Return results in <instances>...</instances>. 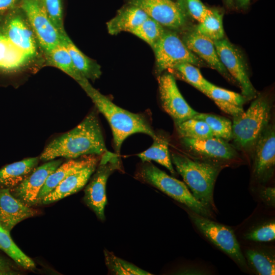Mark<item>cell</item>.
<instances>
[{
  "mask_svg": "<svg viewBox=\"0 0 275 275\" xmlns=\"http://www.w3.org/2000/svg\"><path fill=\"white\" fill-rule=\"evenodd\" d=\"M107 151L96 109L75 127L51 140L39 158L44 161L58 157L76 159L86 155L101 156Z\"/></svg>",
  "mask_w": 275,
  "mask_h": 275,
  "instance_id": "1",
  "label": "cell"
},
{
  "mask_svg": "<svg viewBox=\"0 0 275 275\" xmlns=\"http://www.w3.org/2000/svg\"><path fill=\"white\" fill-rule=\"evenodd\" d=\"M78 84L109 123L116 153L119 154L124 141L131 134L142 133L153 139L156 137V133L142 114L132 113L117 106L95 89L87 79Z\"/></svg>",
  "mask_w": 275,
  "mask_h": 275,
  "instance_id": "2",
  "label": "cell"
},
{
  "mask_svg": "<svg viewBox=\"0 0 275 275\" xmlns=\"http://www.w3.org/2000/svg\"><path fill=\"white\" fill-rule=\"evenodd\" d=\"M171 159L194 197L208 209H215L213 189L221 164L193 159L177 152L171 154Z\"/></svg>",
  "mask_w": 275,
  "mask_h": 275,
  "instance_id": "3",
  "label": "cell"
},
{
  "mask_svg": "<svg viewBox=\"0 0 275 275\" xmlns=\"http://www.w3.org/2000/svg\"><path fill=\"white\" fill-rule=\"evenodd\" d=\"M246 111L233 117L232 140L236 147L253 152L255 145L269 124L271 103L269 98L257 95Z\"/></svg>",
  "mask_w": 275,
  "mask_h": 275,
  "instance_id": "4",
  "label": "cell"
},
{
  "mask_svg": "<svg viewBox=\"0 0 275 275\" xmlns=\"http://www.w3.org/2000/svg\"><path fill=\"white\" fill-rule=\"evenodd\" d=\"M138 177L175 200L185 205L192 211L206 217L212 216V211L206 207L189 191L186 184L168 175L151 163L142 166Z\"/></svg>",
  "mask_w": 275,
  "mask_h": 275,
  "instance_id": "5",
  "label": "cell"
},
{
  "mask_svg": "<svg viewBox=\"0 0 275 275\" xmlns=\"http://www.w3.org/2000/svg\"><path fill=\"white\" fill-rule=\"evenodd\" d=\"M120 168L118 154L107 150L101 155L95 172L85 189L84 202L102 221L105 219L107 180L109 176Z\"/></svg>",
  "mask_w": 275,
  "mask_h": 275,
  "instance_id": "6",
  "label": "cell"
},
{
  "mask_svg": "<svg viewBox=\"0 0 275 275\" xmlns=\"http://www.w3.org/2000/svg\"><path fill=\"white\" fill-rule=\"evenodd\" d=\"M152 49L158 73L181 63H190L198 67L202 65L200 58L174 32L165 31Z\"/></svg>",
  "mask_w": 275,
  "mask_h": 275,
  "instance_id": "7",
  "label": "cell"
},
{
  "mask_svg": "<svg viewBox=\"0 0 275 275\" xmlns=\"http://www.w3.org/2000/svg\"><path fill=\"white\" fill-rule=\"evenodd\" d=\"M20 6L40 45L46 53L60 42V35L44 7L42 0H21Z\"/></svg>",
  "mask_w": 275,
  "mask_h": 275,
  "instance_id": "8",
  "label": "cell"
},
{
  "mask_svg": "<svg viewBox=\"0 0 275 275\" xmlns=\"http://www.w3.org/2000/svg\"><path fill=\"white\" fill-rule=\"evenodd\" d=\"M190 217L197 228L209 240L242 267H247L239 244L230 228L194 211L190 212Z\"/></svg>",
  "mask_w": 275,
  "mask_h": 275,
  "instance_id": "9",
  "label": "cell"
},
{
  "mask_svg": "<svg viewBox=\"0 0 275 275\" xmlns=\"http://www.w3.org/2000/svg\"><path fill=\"white\" fill-rule=\"evenodd\" d=\"M222 64L239 85L241 94L248 100L254 99L257 93L250 81L244 61L239 52L227 39L213 41Z\"/></svg>",
  "mask_w": 275,
  "mask_h": 275,
  "instance_id": "10",
  "label": "cell"
},
{
  "mask_svg": "<svg viewBox=\"0 0 275 275\" xmlns=\"http://www.w3.org/2000/svg\"><path fill=\"white\" fill-rule=\"evenodd\" d=\"M158 87L162 107L175 124L191 118L198 113L181 95L172 74L165 73L159 76Z\"/></svg>",
  "mask_w": 275,
  "mask_h": 275,
  "instance_id": "11",
  "label": "cell"
},
{
  "mask_svg": "<svg viewBox=\"0 0 275 275\" xmlns=\"http://www.w3.org/2000/svg\"><path fill=\"white\" fill-rule=\"evenodd\" d=\"M181 141L188 152L201 160L221 164L232 161L237 156L234 147L221 138H181Z\"/></svg>",
  "mask_w": 275,
  "mask_h": 275,
  "instance_id": "12",
  "label": "cell"
},
{
  "mask_svg": "<svg viewBox=\"0 0 275 275\" xmlns=\"http://www.w3.org/2000/svg\"><path fill=\"white\" fill-rule=\"evenodd\" d=\"M129 4L142 9L162 26L178 29L186 22L181 5L171 0H129Z\"/></svg>",
  "mask_w": 275,
  "mask_h": 275,
  "instance_id": "13",
  "label": "cell"
},
{
  "mask_svg": "<svg viewBox=\"0 0 275 275\" xmlns=\"http://www.w3.org/2000/svg\"><path fill=\"white\" fill-rule=\"evenodd\" d=\"M62 162L61 159H54L37 167L19 184L10 189L11 194L28 206L37 204L38 194L47 178Z\"/></svg>",
  "mask_w": 275,
  "mask_h": 275,
  "instance_id": "14",
  "label": "cell"
},
{
  "mask_svg": "<svg viewBox=\"0 0 275 275\" xmlns=\"http://www.w3.org/2000/svg\"><path fill=\"white\" fill-rule=\"evenodd\" d=\"M0 30L11 43L31 60L37 53L34 34L20 13H11L5 19Z\"/></svg>",
  "mask_w": 275,
  "mask_h": 275,
  "instance_id": "15",
  "label": "cell"
},
{
  "mask_svg": "<svg viewBox=\"0 0 275 275\" xmlns=\"http://www.w3.org/2000/svg\"><path fill=\"white\" fill-rule=\"evenodd\" d=\"M253 174L260 181L272 176L275 166V128L269 124L257 142L253 150Z\"/></svg>",
  "mask_w": 275,
  "mask_h": 275,
  "instance_id": "16",
  "label": "cell"
},
{
  "mask_svg": "<svg viewBox=\"0 0 275 275\" xmlns=\"http://www.w3.org/2000/svg\"><path fill=\"white\" fill-rule=\"evenodd\" d=\"M38 213L14 197L9 188H0V225L8 232L22 221Z\"/></svg>",
  "mask_w": 275,
  "mask_h": 275,
  "instance_id": "17",
  "label": "cell"
},
{
  "mask_svg": "<svg viewBox=\"0 0 275 275\" xmlns=\"http://www.w3.org/2000/svg\"><path fill=\"white\" fill-rule=\"evenodd\" d=\"M183 42L191 51L204 60L211 68L218 71L228 80L235 81L221 62L213 40L195 31L187 34Z\"/></svg>",
  "mask_w": 275,
  "mask_h": 275,
  "instance_id": "18",
  "label": "cell"
},
{
  "mask_svg": "<svg viewBox=\"0 0 275 275\" xmlns=\"http://www.w3.org/2000/svg\"><path fill=\"white\" fill-rule=\"evenodd\" d=\"M99 160L92 162L68 176L45 196L40 203H52L80 190L86 185L94 173Z\"/></svg>",
  "mask_w": 275,
  "mask_h": 275,
  "instance_id": "19",
  "label": "cell"
},
{
  "mask_svg": "<svg viewBox=\"0 0 275 275\" xmlns=\"http://www.w3.org/2000/svg\"><path fill=\"white\" fill-rule=\"evenodd\" d=\"M100 158L99 155H86L79 158L69 159L60 164L47 178L38 194L37 204L40 203L45 196L68 176Z\"/></svg>",
  "mask_w": 275,
  "mask_h": 275,
  "instance_id": "20",
  "label": "cell"
},
{
  "mask_svg": "<svg viewBox=\"0 0 275 275\" xmlns=\"http://www.w3.org/2000/svg\"><path fill=\"white\" fill-rule=\"evenodd\" d=\"M202 93L211 99L218 107L233 117L244 112L247 99L241 94L229 91L208 81Z\"/></svg>",
  "mask_w": 275,
  "mask_h": 275,
  "instance_id": "21",
  "label": "cell"
},
{
  "mask_svg": "<svg viewBox=\"0 0 275 275\" xmlns=\"http://www.w3.org/2000/svg\"><path fill=\"white\" fill-rule=\"evenodd\" d=\"M149 16L140 8L130 5L120 10L107 22L109 34L116 35L122 32H130L142 23Z\"/></svg>",
  "mask_w": 275,
  "mask_h": 275,
  "instance_id": "22",
  "label": "cell"
},
{
  "mask_svg": "<svg viewBox=\"0 0 275 275\" xmlns=\"http://www.w3.org/2000/svg\"><path fill=\"white\" fill-rule=\"evenodd\" d=\"M39 158L30 157L0 169V188H12L22 181L38 166Z\"/></svg>",
  "mask_w": 275,
  "mask_h": 275,
  "instance_id": "23",
  "label": "cell"
},
{
  "mask_svg": "<svg viewBox=\"0 0 275 275\" xmlns=\"http://www.w3.org/2000/svg\"><path fill=\"white\" fill-rule=\"evenodd\" d=\"M60 42L68 51L75 67L84 78L95 80L100 77V66L84 54L66 32L60 35Z\"/></svg>",
  "mask_w": 275,
  "mask_h": 275,
  "instance_id": "24",
  "label": "cell"
},
{
  "mask_svg": "<svg viewBox=\"0 0 275 275\" xmlns=\"http://www.w3.org/2000/svg\"><path fill=\"white\" fill-rule=\"evenodd\" d=\"M30 60L11 43L0 30V70L11 72L19 70Z\"/></svg>",
  "mask_w": 275,
  "mask_h": 275,
  "instance_id": "25",
  "label": "cell"
},
{
  "mask_svg": "<svg viewBox=\"0 0 275 275\" xmlns=\"http://www.w3.org/2000/svg\"><path fill=\"white\" fill-rule=\"evenodd\" d=\"M138 156L143 162L154 160L167 168L173 175L175 174L168 148V141L162 135H157L152 145Z\"/></svg>",
  "mask_w": 275,
  "mask_h": 275,
  "instance_id": "26",
  "label": "cell"
},
{
  "mask_svg": "<svg viewBox=\"0 0 275 275\" xmlns=\"http://www.w3.org/2000/svg\"><path fill=\"white\" fill-rule=\"evenodd\" d=\"M46 54L54 66L65 72L78 83L86 79L77 70L68 51L61 42Z\"/></svg>",
  "mask_w": 275,
  "mask_h": 275,
  "instance_id": "27",
  "label": "cell"
},
{
  "mask_svg": "<svg viewBox=\"0 0 275 275\" xmlns=\"http://www.w3.org/2000/svg\"><path fill=\"white\" fill-rule=\"evenodd\" d=\"M0 250L11 257L16 263L25 269L31 270L35 264L15 243L10 232L0 225Z\"/></svg>",
  "mask_w": 275,
  "mask_h": 275,
  "instance_id": "28",
  "label": "cell"
},
{
  "mask_svg": "<svg viewBox=\"0 0 275 275\" xmlns=\"http://www.w3.org/2000/svg\"><path fill=\"white\" fill-rule=\"evenodd\" d=\"M195 31L213 41L224 38L223 14L216 10H210L204 20L197 26Z\"/></svg>",
  "mask_w": 275,
  "mask_h": 275,
  "instance_id": "29",
  "label": "cell"
},
{
  "mask_svg": "<svg viewBox=\"0 0 275 275\" xmlns=\"http://www.w3.org/2000/svg\"><path fill=\"white\" fill-rule=\"evenodd\" d=\"M205 121L209 127L213 136L226 141L232 140V123L228 119L212 114L198 113L194 117Z\"/></svg>",
  "mask_w": 275,
  "mask_h": 275,
  "instance_id": "30",
  "label": "cell"
},
{
  "mask_svg": "<svg viewBox=\"0 0 275 275\" xmlns=\"http://www.w3.org/2000/svg\"><path fill=\"white\" fill-rule=\"evenodd\" d=\"M175 125L181 138L204 139L213 136L208 125L202 120L191 118Z\"/></svg>",
  "mask_w": 275,
  "mask_h": 275,
  "instance_id": "31",
  "label": "cell"
},
{
  "mask_svg": "<svg viewBox=\"0 0 275 275\" xmlns=\"http://www.w3.org/2000/svg\"><path fill=\"white\" fill-rule=\"evenodd\" d=\"M246 258L255 271L261 275L275 274L274 256L256 250H248Z\"/></svg>",
  "mask_w": 275,
  "mask_h": 275,
  "instance_id": "32",
  "label": "cell"
},
{
  "mask_svg": "<svg viewBox=\"0 0 275 275\" xmlns=\"http://www.w3.org/2000/svg\"><path fill=\"white\" fill-rule=\"evenodd\" d=\"M104 254L106 265L112 274L118 275L151 274L135 265L117 257L113 253L106 250L104 251Z\"/></svg>",
  "mask_w": 275,
  "mask_h": 275,
  "instance_id": "33",
  "label": "cell"
},
{
  "mask_svg": "<svg viewBox=\"0 0 275 275\" xmlns=\"http://www.w3.org/2000/svg\"><path fill=\"white\" fill-rule=\"evenodd\" d=\"M171 69L174 71L173 75H175L201 92L208 81L203 76L198 68L191 64H178Z\"/></svg>",
  "mask_w": 275,
  "mask_h": 275,
  "instance_id": "34",
  "label": "cell"
},
{
  "mask_svg": "<svg viewBox=\"0 0 275 275\" xmlns=\"http://www.w3.org/2000/svg\"><path fill=\"white\" fill-rule=\"evenodd\" d=\"M165 31L160 24L149 17L130 33L144 40L152 48Z\"/></svg>",
  "mask_w": 275,
  "mask_h": 275,
  "instance_id": "35",
  "label": "cell"
},
{
  "mask_svg": "<svg viewBox=\"0 0 275 275\" xmlns=\"http://www.w3.org/2000/svg\"><path fill=\"white\" fill-rule=\"evenodd\" d=\"M42 1L47 15L60 35L66 32L63 25L61 0Z\"/></svg>",
  "mask_w": 275,
  "mask_h": 275,
  "instance_id": "36",
  "label": "cell"
},
{
  "mask_svg": "<svg viewBox=\"0 0 275 275\" xmlns=\"http://www.w3.org/2000/svg\"><path fill=\"white\" fill-rule=\"evenodd\" d=\"M245 239L254 241L267 242L275 239V223L271 222L250 231L245 235Z\"/></svg>",
  "mask_w": 275,
  "mask_h": 275,
  "instance_id": "37",
  "label": "cell"
},
{
  "mask_svg": "<svg viewBox=\"0 0 275 275\" xmlns=\"http://www.w3.org/2000/svg\"><path fill=\"white\" fill-rule=\"evenodd\" d=\"M190 15L199 23L202 22L210 11L200 0H184Z\"/></svg>",
  "mask_w": 275,
  "mask_h": 275,
  "instance_id": "38",
  "label": "cell"
},
{
  "mask_svg": "<svg viewBox=\"0 0 275 275\" xmlns=\"http://www.w3.org/2000/svg\"><path fill=\"white\" fill-rule=\"evenodd\" d=\"M260 197L268 204L274 205L275 202V188L271 187L263 188L260 191Z\"/></svg>",
  "mask_w": 275,
  "mask_h": 275,
  "instance_id": "39",
  "label": "cell"
},
{
  "mask_svg": "<svg viewBox=\"0 0 275 275\" xmlns=\"http://www.w3.org/2000/svg\"><path fill=\"white\" fill-rule=\"evenodd\" d=\"M17 274H18V272L13 266L9 262L0 256V275Z\"/></svg>",
  "mask_w": 275,
  "mask_h": 275,
  "instance_id": "40",
  "label": "cell"
},
{
  "mask_svg": "<svg viewBox=\"0 0 275 275\" xmlns=\"http://www.w3.org/2000/svg\"><path fill=\"white\" fill-rule=\"evenodd\" d=\"M21 0H0V14L13 10Z\"/></svg>",
  "mask_w": 275,
  "mask_h": 275,
  "instance_id": "41",
  "label": "cell"
},
{
  "mask_svg": "<svg viewBox=\"0 0 275 275\" xmlns=\"http://www.w3.org/2000/svg\"><path fill=\"white\" fill-rule=\"evenodd\" d=\"M250 0H237L239 6L242 8L246 7L250 3Z\"/></svg>",
  "mask_w": 275,
  "mask_h": 275,
  "instance_id": "42",
  "label": "cell"
},
{
  "mask_svg": "<svg viewBox=\"0 0 275 275\" xmlns=\"http://www.w3.org/2000/svg\"><path fill=\"white\" fill-rule=\"evenodd\" d=\"M227 5L231 6L233 4V0H225Z\"/></svg>",
  "mask_w": 275,
  "mask_h": 275,
  "instance_id": "43",
  "label": "cell"
}]
</instances>
